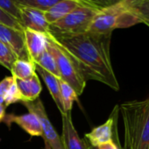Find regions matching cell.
Here are the masks:
<instances>
[{"instance_id": "6da1fadb", "label": "cell", "mask_w": 149, "mask_h": 149, "mask_svg": "<svg viewBox=\"0 0 149 149\" xmlns=\"http://www.w3.org/2000/svg\"><path fill=\"white\" fill-rule=\"evenodd\" d=\"M47 35L69 56L85 81L95 80L119 91L110 54L111 34L87 32L71 36H58L50 33Z\"/></svg>"}, {"instance_id": "7a4b0ae2", "label": "cell", "mask_w": 149, "mask_h": 149, "mask_svg": "<svg viewBox=\"0 0 149 149\" xmlns=\"http://www.w3.org/2000/svg\"><path fill=\"white\" fill-rule=\"evenodd\" d=\"M125 129L124 149H149V99L121 104Z\"/></svg>"}, {"instance_id": "3957f363", "label": "cell", "mask_w": 149, "mask_h": 149, "mask_svg": "<svg viewBox=\"0 0 149 149\" xmlns=\"http://www.w3.org/2000/svg\"><path fill=\"white\" fill-rule=\"evenodd\" d=\"M98 11L80 6L61 19L49 25V33L58 36H71L87 33Z\"/></svg>"}, {"instance_id": "277c9868", "label": "cell", "mask_w": 149, "mask_h": 149, "mask_svg": "<svg viewBox=\"0 0 149 149\" xmlns=\"http://www.w3.org/2000/svg\"><path fill=\"white\" fill-rule=\"evenodd\" d=\"M47 48L52 54L55 61L60 74V79L70 85L77 92V94L80 96L86 87L85 79L81 76V74L78 72L77 67L74 66L69 56L50 37L47 35Z\"/></svg>"}, {"instance_id": "5b68a950", "label": "cell", "mask_w": 149, "mask_h": 149, "mask_svg": "<svg viewBox=\"0 0 149 149\" xmlns=\"http://www.w3.org/2000/svg\"><path fill=\"white\" fill-rule=\"evenodd\" d=\"M22 104L26 106L29 112H33L38 117L42 131V138L45 141V148L63 149L61 137L54 130L52 123L50 122L42 101L38 98L35 101L22 102Z\"/></svg>"}, {"instance_id": "8992f818", "label": "cell", "mask_w": 149, "mask_h": 149, "mask_svg": "<svg viewBox=\"0 0 149 149\" xmlns=\"http://www.w3.org/2000/svg\"><path fill=\"white\" fill-rule=\"evenodd\" d=\"M125 6V5L121 2L98 11L88 32L97 34H111L112 31L117 29L118 16Z\"/></svg>"}, {"instance_id": "52a82bcc", "label": "cell", "mask_w": 149, "mask_h": 149, "mask_svg": "<svg viewBox=\"0 0 149 149\" xmlns=\"http://www.w3.org/2000/svg\"><path fill=\"white\" fill-rule=\"evenodd\" d=\"M0 42L10 47L18 59L31 61L26 47L24 31H19L0 23Z\"/></svg>"}, {"instance_id": "ba28073f", "label": "cell", "mask_w": 149, "mask_h": 149, "mask_svg": "<svg viewBox=\"0 0 149 149\" xmlns=\"http://www.w3.org/2000/svg\"><path fill=\"white\" fill-rule=\"evenodd\" d=\"M118 110L119 107L116 105L110 118L107 119L105 123L93 128L90 132L85 134V139L90 145L97 147L100 145L104 144L112 139L114 129L118 120Z\"/></svg>"}, {"instance_id": "9c48e42d", "label": "cell", "mask_w": 149, "mask_h": 149, "mask_svg": "<svg viewBox=\"0 0 149 149\" xmlns=\"http://www.w3.org/2000/svg\"><path fill=\"white\" fill-rule=\"evenodd\" d=\"M62 135L61 137L63 149H86L85 140L82 139L74 126L70 112L61 114Z\"/></svg>"}, {"instance_id": "30bf717a", "label": "cell", "mask_w": 149, "mask_h": 149, "mask_svg": "<svg viewBox=\"0 0 149 149\" xmlns=\"http://www.w3.org/2000/svg\"><path fill=\"white\" fill-rule=\"evenodd\" d=\"M20 23L24 29H30L44 34L49 33V24L41 11L20 7Z\"/></svg>"}, {"instance_id": "8fae6325", "label": "cell", "mask_w": 149, "mask_h": 149, "mask_svg": "<svg viewBox=\"0 0 149 149\" xmlns=\"http://www.w3.org/2000/svg\"><path fill=\"white\" fill-rule=\"evenodd\" d=\"M3 122H5L8 125H11V124L13 123L17 124L20 128H22L32 137H42V131L40 120L38 117L33 112H28L19 116H16L14 114L6 115Z\"/></svg>"}, {"instance_id": "7c38bea8", "label": "cell", "mask_w": 149, "mask_h": 149, "mask_svg": "<svg viewBox=\"0 0 149 149\" xmlns=\"http://www.w3.org/2000/svg\"><path fill=\"white\" fill-rule=\"evenodd\" d=\"M26 47L32 61H35L39 56L47 49V35L30 29H24Z\"/></svg>"}, {"instance_id": "4fadbf2b", "label": "cell", "mask_w": 149, "mask_h": 149, "mask_svg": "<svg viewBox=\"0 0 149 149\" xmlns=\"http://www.w3.org/2000/svg\"><path fill=\"white\" fill-rule=\"evenodd\" d=\"M80 6L83 5L77 1H74V0H61L54 6H53L49 10L44 13L46 20L49 25H51L61 19Z\"/></svg>"}, {"instance_id": "5bb4252c", "label": "cell", "mask_w": 149, "mask_h": 149, "mask_svg": "<svg viewBox=\"0 0 149 149\" xmlns=\"http://www.w3.org/2000/svg\"><path fill=\"white\" fill-rule=\"evenodd\" d=\"M35 70L38 73L41 78L43 79L47 88L48 89L55 104L57 105L58 110L60 111L61 114L64 113L62 105H61V91H60V78L54 76L51 73L46 71L37 64H35Z\"/></svg>"}, {"instance_id": "9a60e30c", "label": "cell", "mask_w": 149, "mask_h": 149, "mask_svg": "<svg viewBox=\"0 0 149 149\" xmlns=\"http://www.w3.org/2000/svg\"><path fill=\"white\" fill-rule=\"evenodd\" d=\"M10 70L12 72L13 77L20 80L30 79L34 74H36L35 63L29 60L17 59Z\"/></svg>"}, {"instance_id": "2e32d148", "label": "cell", "mask_w": 149, "mask_h": 149, "mask_svg": "<svg viewBox=\"0 0 149 149\" xmlns=\"http://www.w3.org/2000/svg\"><path fill=\"white\" fill-rule=\"evenodd\" d=\"M60 91L63 111L70 112L73 108L74 102L77 101L78 95L70 85L61 79H60Z\"/></svg>"}, {"instance_id": "e0dca14e", "label": "cell", "mask_w": 149, "mask_h": 149, "mask_svg": "<svg viewBox=\"0 0 149 149\" xmlns=\"http://www.w3.org/2000/svg\"><path fill=\"white\" fill-rule=\"evenodd\" d=\"M142 23L133 8L127 7L126 6L121 11L117 19V28H127L137 24Z\"/></svg>"}, {"instance_id": "ac0fdd59", "label": "cell", "mask_w": 149, "mask_h": 149, "mask_svg": "<svg viewBox=\"0 0 149 149\" xmlns=\"http://www.w3.org/2000/svg\"><path fill=\"white\" fill-rule=\"evenodd\" d=\"M13 1L19 7L35 9L45 13L61 0H13Z\"/></svg>"}, {"instance_id": "d6986e66", "label": "cell", "mask_w": 149, "mask_h": 149, "mask_svg": "<svg viewBox=\"0 0 149 149\" xmlns=\"http://www.w3.org/2000/svg\"><path fill=\"white\" fill-rule=\"evenodd\" d=\"M35 64L45 69L46 71L51 73L54 76L60 78V74L57 69V66L55 61L52 55V54L47 50V48L39 56V58L34 61Z\"/></svg>"}, {"instance_id": "ffe728a7", "label": "cell", "mask_w": 149, "mask_h": 149, "mask_svg": "<svg viewBox=\"0 0 149 149\" xmlns=\"http://www.w3.org/2000/svg\"><path fill=\"white\" fill-rule=\"evenodd\" d=\"M17 59V55L10 47L0 42V64L8 69H11L13 64Z\"/></svg>"}, {"instance_id": "44dd1931", "label": "cell", "mask_w": 149, "mask_h": 149, "mask_svg": "<svg viewBox=\"0 0 149 149\" xmlns=\"http://www.w3.org/2000/svg\"><path fill=\"white\" fill-rule=\"evenodd\" d=\"M22 97L19 93V91L18 89V86L15 83V79L13 84L11 85V87L9 88V90L7 91V92L6 93L5 97H4V104L5 106H9L12 104L14 103H18V102H22Z\"/></svg>"}, {"instance_id": "7402d4cb", "label": "cell", "mask_w": 149, "mask_h": 149, "mask_svg": "<svg viewBox=\"0 0 149 149\" xmlns=\"http://www.w3.org/2000/svg\"><path fill=\"white\" fill-rule=\"evenodd\" d=\"M0 8L20 22V7L13 0H0Z\"/></svg>"}, {"instance_id": "603a6c76", "label": "cell", "mask_w": 149, "mask_h": 149, "mask_svg": "<svg viewBox=\"0 0 149 149\" xmlns=\"http://www.w3.org/2000/svg\"><path fill=\"white\" fill-rule=\"evenodd\" d=\"M0 23L19 31H24V27L21 25V23L10 14L6 13L1 8H0Z\"/></svg>"}, {"instance_id": "cb8c5ba5", "label": "cell", "mask_w": 149, "mask_h": 149, "mask_svg": "<svg viewBox=\"0 0 149 149\" xmlns=\"http://www.w3.org/2000/svg\"><path fill=\"white\" fill-rule=\"evenodd\" d=\"M29 80V84H30V92H31V101H35L36 99L39 98L42 87H41V84L40 81V78L38 77L37 73L34 74L33 76L28 79Z\"/></svg>"}, {"instance_id": "d4e9b609", "label": "cell", "mask_w": 149, "mask_h": 149, "mask_svg": "<svg viewBox=\"0 0 149 149\" xmlns=\"http://www.w3.org/2000/svg\"><path fill=\"white\" fill-rule=\"evenodd\" d=\"M133 9L137 13L139 19H141V22L145 23L146 26H149V1L148 0L140 4L139 6L134 7Z\"/></svg>"}, {"instance_id": "484cf974", "label": "cell", "mask_w": 149, "mask_h": 149, "mask_svg": "<svg viewBox=\"0 0 149 149\" xmlns=\"http://www.w3.org/2000/svg\"><path fill=\"white\" fill-rule=\"evenodd\" d=\"M80 2L83 6L93 8L97 11H101L111 6L109 0H80Z\"/></svg>"}, {"instance_id": "4316f807", "label": "cell", "mask_w": 149, "mask_h": 149, "mask_svg": "<svg viewBox=\"0 0 149 149\" xmlns=\"http://www.w3.org/2000/svg\"><path fill=\"white\" fill-rule=\"evenodd\" d=\"M13 82H14V77H6L0 82V97L4 98L6 93L11 87V85L13 84Z\"/></svg>"}, {"instance_id": "83f0119b", "label": "cell", "mask_w": 149, "mask_h": 149, "mask_svg": "<svg viewBox=\"0 0 149 149\" xmlns=\"http://www.w3.org/2000/svg\"><path fill=\"white\" fill-rule=\"evenodd\" d=\"M98 149H120L119 146H117V144L115 143V141L113 139L100 145L99 146H97Z\"/></svg>"}, {"instance_id": "f1b7e54d", "label": "cell", "mask_w": 149, "mask_h": 149, "mask_svg": "<svg viewBox=\"0 0 149 149\" xmlns=\"http://www.w3.org/2000/svg\"><path fill=\"white\" fill-rule=\"evenodd\" d=\"M146 0H122V2L130 8H134L138 6H139L140 4L144 3Z\"/></svg>"}, {"instance_id": "f546056e", "label": "cell", "mask_w": 149, "mask_h": 149, "mask_svg": "<svg viewBox=\"0 0 149 149\" xmlns=\"http://www.w3.org/2000/svg\"><path fill=\"white\" fill-rule=\"evenodd\" d=\"M6 117V106L5 104H0V122L3 121Z\"/></svg>"}, {"instance_id": "4dcf8cb0", "label": "cell", "mask_w": 149, "mask_h": 149, "mask_svg": "<svg viewBox=\"0 0 149 149\" xmlns=\"http://www.w3.org/2000/svg\"><path fill=\"white\" fill-rule=\"evenodd\" d=\"M85 145H86V149H98L97 147H96V146H91V145H90L89 144V142L85 139Z\"/></svg>"}, {"instance_id": "1f68e13d", "label": "cell", "mask_w": 149, "mask_h": 149, "mask_svg": "<svg viewBox=\"0 0 149 149\" xmlns=\"http://www.w3.org/2000/svg\"><path fill=\"white\" fill-rule=\"evenodd\" d=\"M110 2V5H116V4H118V3H121L122 0H109Z\"/></svg>"}, {"instance_id": "d6a6232c", "label": "cell", "mask_w": 149, "mask_h": 149, "mask_svg": "<svg viewBox=\"0 0 149 149\" xmlns=\"http://www.w3.org/2000/svg\"><path fill=\"white\" fill-rule=\"evenodd\" d=\"M74 1H77V2H79V3L81 4V2H80V0H74Z\"/></svg>"}, {"instance_id": "836d02e7", "label": "cell", "mask_w": 149, "mask_h": 149, "mask_svg": "<svg viewBox=\"0 0 149 149\" xmlns=\"http://www.w3.org/2000/svg\"><path fill=\"white\" fill-rule=\"evenodd\" d=\"M147 99H149V97H148V98H147Z\"/></svg>"}, {"instance_id": "e575fe53", "label": "cell", "mask_w": 149, "mask_h": 149, "mask_svg": "<svg viewBox=\"0 0 149 149\" xmlns=\"http://www.w3.org/2000/svg\"><path fill=\"white\" fill-rule=\"evenodd\" d=\"M148 1H149V0H148Z\"/></svg>"}]
</instances>
